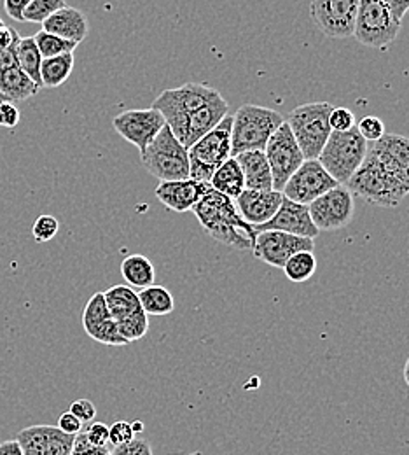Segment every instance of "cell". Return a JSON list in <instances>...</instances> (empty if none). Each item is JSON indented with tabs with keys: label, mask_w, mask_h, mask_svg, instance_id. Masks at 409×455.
Listing matches in <instances>:
<instances>
[{
	"label": "cell",
	"mask_w": 409,
	"mask_h": 455,
	"mask_svg": "<svg viewBox=\"0 0 409 455\" xmlns=\"http://www.w3.org/2000/svg\"><path fill=\"white\" fill-rule=\"evenodd\" d=\"M340 182L322 167L319 160H304L286 182L282 193L295 204L310 205L313 200L336 188Z\"/></svg>",
	"instance_id": "obj_13"
},
{
	"label": "cell",
	"mask_w": 409,
	"mask_h": 455,
	"mask_svg": "<svg viewBox=\"0 0 409 455\" xmlns=\"http://www.w3.org/2000/svg\"><path fill=\"white\" fill-rule=\"evenodd\" d=\"M68 411H72L83 424L93 422L95 417H97V406H95V403L90 401V399H77V401H74V403L70 404V410H68Z\"/></svg>",
	"instance_id": "obj_42"
},
{
	"label": "cell",
	"mask_w": 409,
	"mask_h": 455,
	"mask_svg": "<svg viewBox=\"0 0 409 455\" xmlns=\"http://www.w3.org/2000/svg\"><path fill=\"white\" fill-rule=\"evenodd\" d=\"M210 189V182L196 179H180V180H161L154 195L156 198L172 212H189L201 200V196Z\"/></svg>",
	"instance_id": "obj_21"
},
{
	"label": "cell",
	"mask_w": 409,
	"mask_h": 455,
	"mask_svg": "<svg viewBox=\"0 0 409 455\" xmlns=\"http://www.w3.org/2000/svg\"><path fill=\"white\" fill-rule=\"evenodd\" d=\"M333 106L327 102H311L295 108L289 114L287 124L293 130L294 139L303 151L304 160H317L322 153L333 128L329 116Z\"/></svg>",
	"instance_id": "obj_7"
},
{
	"label": "cell",
	"mask_w": 409,
	"mask_h": 455,
	"mask_svg": "<svg viewBox=\"0 0 409 455\" xmlns=\"http://www.w3.org/2000/svg\"><path fill=\"white\" fill-rule=\"evenodd\" d=\"M282 123V114L273 109L254 104L241 106L233 116L232 156L256 149L264 151L266 142Z\"/></svg>",
	"instance_id": "obj_2"
},
{
	"label": "cell",
	"mask_w": 409,
	"mask_h": 455,
	"mask_svg": "<svg viewBox=\"0 0 409 455\" xmlns=\"http://www.w3.org/2000/svg\"><path fill=\"white\" fill-rule=\"evenodd\" d=\"M217 97H221V93L216 88L200 83H187L161 92L151 108L163 114L167 124L176 132L187 116L214 102Z\"/></svg>",
	"instance_id": "obj_9"
},
{
	"label": "cell",
	"mask_w": 409,
	"mask_h": 455,
	"mask_svg": "<svg viewBox=\"0 0 409 455\" xmlns=\"http://www.w3.org/2000/svg\"><path fill=\"white\" fill-rule=\"evenodd\" d=\"M165 124L167 121L163 114L154 108L130 109L117 114L113 119V126L117 133L130 144L137 146L140 153L153 142V139L161 132Z\"/></svg>",
	"instance_id": "obj_16"
},
{
	"label": "cell",
	"mask_w": 409,
	"mask_h": 455,
	"mask_svg": "<svg viewBox=\"0 0 409 455\" xmlns=\"http://www.w3.org/2000/svg\"><path fill=\"white\" fill-rule=\"evenodd\" d=\"M234 158L241 167L247 189H273V175L264 151H245Z\"/></svg>",
	"instance_id": "obj_25"
},
{
	"label": "cell",
	"mask_w": 409,
	"mask_h": 455,
	"mask_svg": "<svg viewBox=\"0 0 409 455\" xmlns=\"http://www.w3.org/2000/svg\"><path fill=\"white\" fill-rule=\"evenodd\" d=\"M299 251H315V240L277 229H268L259 231L252 245V254L257 259L280 270L284 268L286 261Z\"/></svg>",
	"instance_id": "obj_15"
},
{
	"label": "cell",
	"mask_w": 409,
	"mask_h": 455,
	"mask_svg": "<svg viewBox=\"0 0 409 455\" xmlns=\"http://www.w3.org/2000/svg\"><path fill=\"white\" fill-rule=\"evenodd\" d=\"M140 305L147 315H169L176 310V299L172 292L163 285L153 284L140 289Z\"/></svg>",
	"instance_id": "obj_29"
},
{
	"label": "cell",
	"mask_w": 409,
	"mask_h": 455,
	"mask_svg": "<svg viewBox=\"0 0 409 455\" xmlns=\"http://www.w3.org/2000/svg\"><path fill=\"white\" fill-rule=\"evenodd\" d=\"M59 220L55 216H41L35 220L34 228H32V233H34V238L35 242L39 243H44V242H50L57 236L59 233Z\"/></svg>",
	"instance_id": "obj_35"
},
{
	"label": "cell",
	"mask_w": 409,
	"mask_h": 455,
	"mask_svg": "<svg viewBox=\"0 0 409 455\" xmlns=\"http://www.w3.org/2000/svg\"><path fill=\"white\" fill-rule=\"evenodd\" d=\"M193 212L205 233L216 242L236 251H252L257 233L240 216L233 198L210 188L193 207Z\"/></svg>",
	"instance_id": "obj_1"
},
{
	"label": "cell",
	"mask_w": 409,
	"mask_h": 455,
	"mask_svg": "<svg viewBox=\"0 0 409 455\" xmlns=\"http://www.w3.org/2000/svg\"><path fill=\"white\" fill-rule=\"evenodd\" d=\"M111 455H154L153 454V447L147 440L142 438H133L130 443L114 447L111 451Z\"/></svg>",
	"instance_id": "obj_40"
},
{
	"label": "cell",
	"mask_w": 409,
	"mask_h": 455,
	"mask_svg": "<svg viewBox=\"0 0 409 455\" xmlns=\"http://www.w3.org/2000/svg\"><path fill=\"white\" fill-rule=\"evenodd\" d=\"M121 337L128 343L142 340L149 331V315L144 312L138 292L130 285H113L104 292Z\"/></svg>",
	"instance_id": "obj_10"
},
{
	"label": "cell",
	"mask_w": 409,
	"mask_h": 455,
	"mask_svg": "<svg viewBox=\"0 0 409 455\" xmlns=\"http://www.w3.org/2000/svg\"><path fill=\"white\" fill-rule=\"evenodd\" d=\"M32 0H4V9L14 21H23V11Z\"/></svg>",
	"instance_id": "obj_45"
},
{
	"label": "cell",
	"mask_w": 409,
	"mask_h": 455,
	"mask_svg": "<svg viewBox=\"0 0 409 455\" xmlns=\"http://www.w3.org/2000/svg\"><path fill=\"white\" fill-rule=\"evenodd\" d=\"M345 186L353 195L381 209L397 207L409 195L394 177L383 171V167L369 153Z\"/></svg>",
	"instance_id": "obj_3"
},
{
	"label": "cell",
	"mask_w": 409,
	"mask_h": 455,
	"mask_svg": "<svg viewBox=\"0 0 409 455\" xmlns=\"http://www.w3.org/2000/svg\"><path fill=\"white\" fill-rule=\"evenodd\" d=\"M264 155H266V160L270 164L271 175H273V189L282 191L286 182L289 180V177L304 162L303 151L297 146L293 130L287 124V121H284L277 128V132L270 137V140L266 142V148H264Z\"/></svg>",
	"instance_id": "obj_11"
},
{
	"label": "cell",
	"mask_w": 409,
	"mask_h": 455,
	"mask_svg": "<svg viewBox=\"0 0 409 455\" xmlns=\"http://www.w3.org/2000/svg\"><path fill=\"white\" fill-rule=\"evenodd\" d=\"M130 424H131V429H133L135 436H137V435H142L144 429H146V426H144L140 420H133V422H130Z\"/></svg>",
	"instance_id": "obj_49"
},
{
	"label": "cell",
	"mask_w": 409,
	"mask_h": 455,
	"mask_svg": "<svg viewBox=\"0 0 409 455\" xmlns=\"http://www.w3.org/2000/svg\"><path fill=\"white\" fill-rule=\"evenodd\" d=\"M389 4V7L392 9V12L403 20L405 14L409 11V0H385Z\"/></svg>",
	"instance_id": "obj_48"
},
{
	"label": "cell",
	"mask_w": 409,
	"mask_h": 455,
	"mask_svg": "<svg viewBox=\"0 0 409 455\" xmlns=\"http://www.w3.org/2000/svg\"><path fill=\"white\" fill-rule=\"evenodd\" d=\"M121 275L130 287L144 289L156 284V270L149 258L142 254L126 256L121 263Z\"/></svg>",
	"instance_id": "obj_27"
},
{
	"label": "cell",
	"mask_w": 409,
	"mask_h": 455,
	"mask_svg": "<svg viewBox=\"0 0 409 455\" xmlns=\"http://www.w3.org/2000/svg\"><path fill=\"white\" fill-rule=\"evenodd\" d=\"M70 455H111V449L109 447H93L86 440L84 431H81V433L75 435L74 449H72V454Z\"/></svg>",
	"instance_id": "obj_41"
},
{
	"label": "cell",
	"mask_w": 409,
	"mask_h": 455,
	"mask_svg": "<svg viewBox=\"0 0 409 455\" xmlns=\"http://www.w3.org/2000/svg\"><path fill=\"white\" fill-rule=\"evenodd\" d=\"M83 328L91 340L98 341L109 347H124V340L117 330L116 321L113 319L109 307L106 303L104 292H95L83 312Z\"/></svg>",
	"instance_id": "obj_19"
},
{
	"label": "cell",
	"mask_w": 409,
	"mask_h": 455,
	"mask_svg": "<svg viewBox=\"0 0 409 455\" xmlns=\"http://www.w3.org/2000/svg\"><path fill=\"white\" fill-rule=\"evenodd\" d=\"M210 188L233 200L245 189V177L234 156H230L214 172V175L210 177Z\"/></svg>",
	"instance_id": "obj_28"
},
{
	"label": "cell",
	"mask_w": 409,
	"mask_h": 455,
	"mask_svg": "<svg viewBox=\"0 0 409 455\" xmlns=\"http://www.w3.org/2000/svg\"><path fill=\"white\" fill-rule=\"evenodd\" d=\"M43 88L35 84L20 65L0 68V93L9 102H25L35 97Z\"/></svg>",
	"instance_id": "obj_26"
},
{
	"label": "cell",
	"mask_w": 409,
	"mask_h": 455,
	"mask_svg": "<svg viewBox=\"0 0 409 455\" xmlns=\"http://www.w3.org/2000/svg\"><path fill=\"white\" fill-rule=\"evenodd\" d=\"M194 455H198V454H194Z\"/></svg>",
	"instance_id": "obj_53"
},
{
	"label": "cell",
	"mask_w": 409,
	"mask_h": 455,
	"mask_svg": "<svg viewBox=\"0 0 409 455\" xmlns=\"http://www.w3.org/2000/svg\"><path fill=\"white\" fill-rule=\"evenodd\" d=\"M84 436L93 447H109V426L104 422H90Z\"/></svg>",
	"instance_id": "obj_38"
},
{
	"label": "cell",
	"mask_w": 409,
	"mask_h": 455,
	"mask_svg": "<svg viewBox=\"0 0 409 455\" xmlns=\"http://www.w3.org/2000/svg\"><path fill=\"white\" fill-rule=\"evenodd\" d=\"M233 116L226 114L217 126L198 139L189 149V177L210 182V177L232 156Z\"/></svg>",
	"instance_id": "obj_5"
},
{
	"label": "cell",
	"mask_w": 409,
	"mask_h": 455,
	"mask_svg": "<svg viewBox=\"0 0 409 455\" xmlns=\"http://www.w3.org/2000/svg\"><path fill=\"white\" fill-rule=\"evenodd\" d=\"M25 455H70L75 435H67L59 426H30L18 433L16 438Z\"/></svg>",
	"instance_id": "obj_18"
},
{
	"label": "cell",
	"mask_w": 409,
	"mask_h": 455,
	"mask_svg": "<svg viewBox=\"0 0 409 455\" xmlns=\"http://www.w3.org/2000/svg\"><path fill=\"white\" fill-rule=\"evenodd\" d=\"M317 267H319V263H317L313 251H299L286 261L282 270L291 283L301 284V283L310 281L315 275Z\"/></svg>",
	"instance_id": "obj_32"
},
{
	"label": "cell",
	"mask_w": 409,
	"mask_h": 455,
	"mask_svg": "<svg viewBox=\"0 0 409 455\" xmlns=\"http://www.w3.org/2000/svg\"><path fill=\"white\" fill-rule=\"evenodd\" d=\"M4 100H5V97L0 93V102H4Z\"/></svg>",
	"instance_id": "obj_51"
},
{
	"label": "cell",
	"mask_w": 409,
	"mask_h": 455,
	"mask_svg": "<svg viewBox=\"0 0 409 455\" xmlns=\"http://www.w3.org/2000/svg\"><path fill=\"white\" fill-rule=\"evenodd\" d=\"M367 153L409 193V139L397 133H385L374 140Z\"/></svg>",
	"instance_id": "obj_17"
},
{
	"label": "cell",
	"mask_w": 409,
	"mask_h": 455,
	"mask_svg": "<svg viewBox=\"0 0 409 455\" xmlns=\"http://www.w3.org/2000/svg\"><path fill=\"white\" fill-rule=\"evenodd\" d=\"M21 119L20 109L14 106V102L4 100L0 102V126L2 128H16Z\"/></svg>",
	"instance_id": "obj_43"
},
{
	"label": "cell",
	"mask_w": 409,
	"mask_h": 455,
	"mask_svg": "<svg viewBox=\"0 0 409 455\" xmlns=\"http://www.w3.org/2000/svg\"><path fill=\"white\" fill-rule=\"evenodd\" d=\"M20 39L21 37H20V34L14 28H9L5 25L0 28V50H5L9 46L16 44Z\"/></svg>",
	"instance_id": "obj_46"
},
{
	"label": "cell",
	"mask_w": 409,
	"mask_h": 455,
	"mask_svg": "<svg viewBox=\"0 0 409 455\" xmlns=\"http://www.w3.org/2000/svg\"><path fill=\"white\" fill-rule=\"evenodd\" d=\"M405 382L409 386V357L406 364H405Z\"/></svg>",
	"instance_id": "obj_50"
},
{
	"label": "cell",
	"mask_w": 409,
	"mask_h": 455,
	"mask_svg": "<svg viewBox=\"0 0 409 455\" xmlns=\"http://www.w3.org/2000/svg\"><path fill=\"white\" fill-rule=\"evenodd\" d=\"M59 427L67 435H77L83 431V422L72 411H65L59 415Z\"/></svg>",
	"instance_id": "obj_44"
},
{
	"label": "cell",
	"mask_w": 409,
	"mask_h": 455,
	"mask_svg": "<svg viewBox=\"0 0 409 455\" xmlns=\"http://www.w3.org/2000/svg\"><path fill=\"white\" fill-rule=\"evenodd\" d=\"M329 123L334 132H347L355 126V116L347 108H333Z\"/></svg>",
	"instance_id": "obj_39"
},
{
	"label": "cell",
	"mask_w": 409,
	"mask_h": 455,
	"mask_svg": "<svg viewBox=\"0 0 409 455\" xmlns=\"http://www.w3.org/2000/svg\"><path fill=\"white\" fill-rule=\"evenodd\" d=\"M135 438L131 424L126 420H117L109 427V443L113 447H121L130 443Z\"/></svg>",
	"instance_id": "obj_37"
},
{
	"label": "cell",
	"mask_w": 409,
	"mask_h": 455,
	"mask_svg": "<svg viewBox=\"0 0 409 455\" xmlns=\"http://www.w3.org/2000/svg\"><path fill=\"white\" fill-rule=\"evenodd\" d=\"M144 169L154 179L161 180H180L189 179V155L180 144L169 124L153 139V142L140 153Z\"/></svg>",
	"instance_id": "obj_6"
},
{
	"label": "cell",
	"mask_w": 409,
	"mask_h": 455,
	"mask_svg": "<svg viewBox=\"0 0 409 455\" xmlns=\"http://www.w3.org/2000/svg\"><path fill=\"white\" fill-rule=\"evenodd\" d=\"M367 149V140L358 133L357 126L347 132L333 130L317 160L340 184H347L362 165Z\"/></svg>",
	"instance_id": "obj_8"
},
{
	"label": "cell",
	"mask_w": 409,
	"mask_h": 455,
	"mask_svg": "<svg viewBox=\"0 0 409 455\" xmlns=\"http://www.w3.org/2000/svg\"><path fill=\"white\" fill-rule=\"evenodd\" d=\"M310 218L319 231H336L350 225L355 212L353 193L338 184L308 205Z\"/></svg>",
	"instance_id": "obj_12"
},
{
	"label": "cell",
	"mask_w": 409,
	"mask_h": 455,
	"mask_svg": "<svg viewBox=\"0 0 409 455\" xmlns=\"http://www.w3.org/2000/svg\"><path fill=\"white\" fill-rule=\"evenodd\" d=\"M16 57H18V63L21 67V70L35 83L43 88L41 83V52L35 44L34 37H21L16 48Z\"/></svg>",
	"instance_id": "obj_31"
},
{
	"label": "cell",
	"mask_w": 409,
	"mask_h": 455,
	"mask_svg": "<svg viewBox=\"0 0 409 455\" xmlns=\"http://www.w3.org/2000/svg\"><path fill=\"white\" fill-rule=\"evenodd\" d=\"M401 21L385 0H358L353 37L367 48L385 50L397 39Z\"/></svg>",
	"instance_id": "obj_4"
},
{
	"label": "cell",
	"mask_w": 409,
	"mask_h": 455,
	"mask_svg": "<svg viewBox=\"0 0 409 455\" xmlns=\"http://www.w3.org/2000/svg\"><path fill=\"white\" fill-rule=\"evenodd\" d=\"M63 5H67L65 0H32L27 5V9L23 11V21L43 25V21H46L53 12H57Z\"/></svg>",
	"instance_id": "obj_34"
},
{
	"label": "cell",
	"mask_w": 409,
	"mask_h": 455,
	"mask_svg": "<svg viewBox=\"0 0 409 455\" xmlns=\"http://www.w3.org/2000/svg\"><path fill=\"white\" fill-rule=\"evenodd\" d=\"M230 114V104L226 99L217 97L214 102L207 104L205 108L198 109L196 113L191 114L185 117V121L174 132L180 144L189 149L198 139H201L205 133H208L214 126L219 124V121Z\"/></svg>",
	"instance_id": "obj_23"
},
{
	"label": "cell",
	"mask_w": 409,
	"mask_h": 455,
	"mask_svg": "<svg viewBox=\"0 0 409 455\" xmlns=\"http://www.w3.org/2000/svg\"><path fill=\"white\" fill-rule=\"evenodd\" d=\"M34 39H35V44H37L43 58L59 57V55H63V53H74L75 48L79 46L74 41L63 39V37H59L55 34H50L46 30H39L34 36Z\"/></svg>",
	"instance_id": "obj_33"
},
{
	"label": "cell",
	"mask_w": 409,
	"mask_h": 455,
	"mask_svg": "<svg viewBox=\"0 0 409 455\" xmlns=\"http://www.w3.org/2000/svg\"><path fill=\"white\" fill-rule=\"evenodd\" d=\"M358 133L367 140V142H374L378 139H381L385 135V124L380 117L376 116H366L360 119L358 126H357Z\"/></svg>",
	"instance_id": "obj_36"
},
{
	"label": "cell",
	"mask_w": 409,
	"mask_h": 455,
	"mask_svg": "<svg viewBox=\"0 0 409 455\" xmlns=\"http://www.w3.org/2000/svg\"><path fill=\"white\" fill-rule=\"evenodd\" d=\"M268 229H277V231L291 233V235H297V236H306V238H313V240L320 233L317 227L313 225L311 218H310L308 205L295 204L286 196L282 200L280 209L277 211V214L270 221L254 227L256 233L268 231Z\"/></svg>",
	"instance_id": "obj_22"
},
{
	"label": "cell",
	"mask_w": 409,
	"mask_h": 455,
	"mask_svg": "<svg viewBox=\"0 0 409 455\" xmlns=\"http://www.w3.org/2000/svg\"><path fill=\"white\" fill-rule=\"evenodd\" d=\"M72 70H74V53L43 58L41 61L43 88H59L70 77Z\"/></svg>",
	"instance_id": "obj_30"
},
{
	"label": "cell",
	"mask_w": 409,
	"mask_h": 455,
	"mask_svg": "<svg viewBox=\"0 0 409 455\" xmlns=\"http://www.w3.org/2000/svg\"><path fill=\"white\" fill-rule=\"evenodd\" d=\"M2 27H4V21H2V20H0V28H2Z\"/></svg>",
	"instance_id": "obj_52"
},
{
	"label": "cell",
	"mask_w": 409,
	"mask_h": 455,
	"mask_svg": "<svg viewBox=\"0 0 409 455\" xmlns=\"http://www.w3.org/2000/svg\"><path fill=\"white\" fill-rule=\"evenodd\" d=\"M0 455H25L18 440H7L0 443Z\"/></svg>",
	"instance_id": "obj_47"
},
{
	"label": "cell",
	"mask_w": 409,
	"mask_h": 455,
	"mask_svg": "<svg viewBox=\"0 0 409 455\" xmlns=\"http://www.w3.org/2000/svg\"><path fill=\"white\" fill-rule=\"evenodd\" d=\"M284 193L277 189H243L236 198L234 205L240 216L252 227L270 221L280 209Z\"/></svg>",
	"instance_id": "obj_20"
},
{
	"label": "cell",
	"mask_w": 409,
	"mask_h": 455,
	"mask_svg": "<svg viewBox=\"0 0 409 455\" xmlns=\"http://www.w3.org/2000/svg\"><path fill=\"white\" fill-rule=\"evenodd\" d=\"M43 30L79 44L88 37L90 23L83 11L70 5H63L46 21H43Z\"/></svg>",
	"instance_id": "obj_24"
},
{
	"label": "cell",
	"mask_w": 409,
	"mask_h": 455,
	"mask_svg": "<svg viewBox=\"0 0 409 455\" xmlns=\"http://www.w3.org/2000/svg\"><path fill=\"white\" fill-rule=\"evenodd\" d=\"M358 0H311L310 16L317 28L331 39L353 36Z\"/></svg>",
	"instance_id": "obj_14"
}]
</instances>
